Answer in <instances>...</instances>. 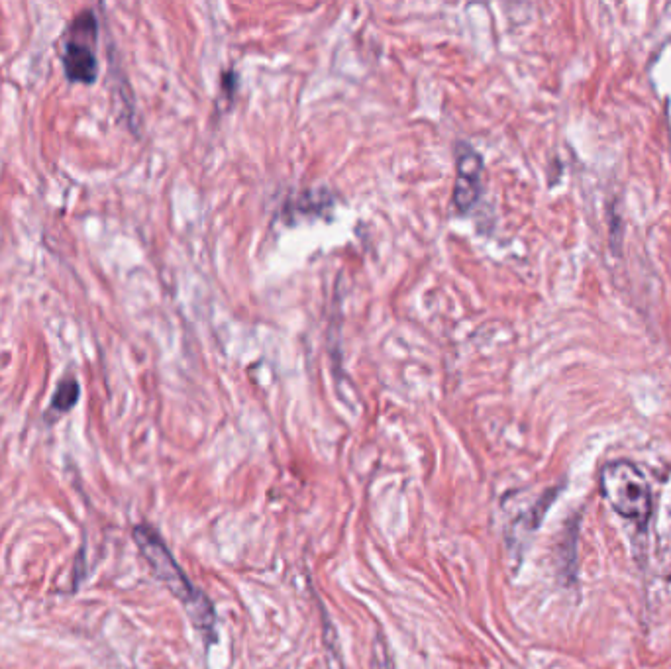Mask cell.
<instances>
[{"label":"cell","instance_id":"obj_1","mask_svg":"<svg viewBox=\"0 0 671 669\" xmlns=\"http://www.w3.org/2000/svg\"><path fill=\"white\" fill-rule=\"evenodd\" d=\"M134 542L142 552L148 566L152 567L155 577L165 585V589L183 603L187 615L193 620V626L205 638L207 646L216 642V613L214 605L207 595L191 583L183 567L177 564L169 552L163 538L148 524H138L132 530Z\"/></svg>","mask_w":671,"mask_h":669},{"label":"cell","instance_id":"obj_2","mask_svg":"<svg viewBox=\"0 0 671 669\" xmlns=\"http://www.w3.org/2000/svg\"><path fill=\"white\" fill-rule=\"evenodd\" d=\"M601 493L617 515L638 526H646L652 516V491L644 473L626 460H617L601 469Z\"/></svg>","mask_w":671,"mask_h":669},{"label":"cell","instance_id":"obj_3","mask_svg":"<svg viewBox=\"0 0 671 669\" xmlns=\"http://www.w3.org/2000/svg\"><path fill=\"white\" fill-rule=\"evenodd\" d=\"M97 42H99V18L93 8H85L73 18L61 44L63 75L71 85L97 83L101 71Z\"/></svg>","mask_w":671,"mask_h":669},{"label":"cell","instance_id":"obj_4","mask_svg":"<svg viewBox=\"0 0 671 669\" xmlns=\"http://www.w3.org/2000/svg\"><path fill=\"white\" fill-rule=\"evenodd\" d=\"M481 171L483 159L469 144H458L456 157V187H454V205L460 212H469L481 191Z\"/></svg>","mask_w":671,"mask_h":669},{"label":"cell","instance_id":"obj_5","mask_svg":"<svg viewBox=\"0 0 671 669\" xmlns=\"http://www.w3.org/2000/svg\"><path fill=\"white\" fill-rule=\"evenodd\" d=\"M81 397V385L79 379L75 375H67L57 383V389L53 393L52 403H50V411L48 416L50 418H57L63 416L67 412L73 411L75 405L79 403Z\"/></svg>","mask_w":671,"mask_h":669}]
</instances>
